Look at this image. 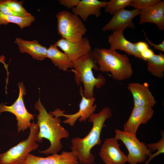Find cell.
I'll return each mask as SVG.
<instances>
[{"instance_id": "cell-14", "label": "cell", "mask_w": 164, "mask_h": 164, "mask_svg": "<svg viewBox=\"0 0 164 164\" xmlns=\"http://www.w3.org/2000/svg\"><path fill=\"white\" fill-rule=\"evenodd\" d=\"M152 107L134 106L131 114L124 125V131L136 135L139 126L146 124L154 114Z\"/></svg>"}, {"instance_id": "cell-27", "label": "cell", "mask_w": 164, "mask_h": 164, "mask_svg": "<svg viewBox=\"0 0 164 164\" xmlns=\"http://www.w3.org/2000/svg\"><path fill=\"white\" fill-rule=\"evenodd\" d=\"M80 1V0H59L58 1L61 5L64 6L68 9H70L76 6Z\"/></svg>"}, {"instance_id": "cell-32", "label": "cell", "mask_w": 164, "mask_h": 164, "mask_svg": "<svg viewBox=\"0 0 164 164\" xmlns=\"http://www.w3.org/2000/svg\"><path fill=\"white\" fill-rule=\"evenodd\" d=\"M79 164H82L79 163Z\"/></svg>"}, {"instance_id": "cell-15", "label": "cell", "mask_w": 164, "mask_h": 164, "mask_svg": "<svg viewBox=\"0 0 164 164\" xmlns=\"http://www.w3.org/2000/svg\"><path fill=\"white\" fill-rule=\"evenodd\" d=\"M128 87L132 96L134 106L152 108L156 104V101L146 84L132 82Z\"/></svg>"}, {"instance_id": "cell-1", "label": "cell", "mask_w": 164, "mask_h": 164, "mask_svg": "<svg viewBox=\"0 0 164 164\" xmlns=\"http://www.w3.org/2000/svg\"><path fill=\"white\" fill-rule=\"evenodd\" d=\"M112 115L111 109L108 107L98 113H93L88 118V121L93 124L88 134L83 138L77 137L71 139V146H69L71 152L77 157L79 163H93L95 157L91 150L95 146L101 144V134L104 122Z\"/></svg>"}, {"instance_id": "cell-31", "label": "cell", "mask_w": 164, "mask_h": 164, "mask_svg": "<svg viewBox=\"0 0 164 164\" xmlns=\"http://www.w3.org/2000/svg\"><path fill=\"white\" fill-rule=\"evenodd\" d=\"M92 164H100V163H93Z\"/></svg>"}, {"instance_id": "cell-25", "label": "cell", "mask_w": 164, "mask_h": 164, "mask_svg": "<svg viewBox=\"0 0 164 164\" xmlns=\"http://www.w3.org/2000/svg\"><path fill=\"white\" fill-rule=\"evenodd\" d=\"M161 0H132L130 6L134 9L141 10L145 8L155 4Z\"/></svg>"}, {"instance_id": "cell-13", "label": "cell", "mask_w": 164, "mask_h": 164, "mask_svg": "<svg viewBox=\"0 0 164 164\" xmlns=\"http://www.w3.org/2000/svg\"><path fill=\"white\" fill-rule=\"evenodd\" d=\"M77 157L72 152L63 151L46 157L37 156L29 154L23 164H79Z\"/></svg>"}, {"instance_id": "cell-5", "label": "cell", "mask_w": 164, "mask_h": 164, "mask_svg": "<svg viewBox=\"0 0 164 164\" xmlns=\"http://www.w3.org/2000/svg\"><path fill=\"white\" fill-rule=\"evenodd\" d=\"M29 129V134L26 139L5 152L0 153V164H23L28 154L38 148L39 128L37 123L33 121Z\"/></svg>"}, {"instance_id": "cell-8", "label": "cell", "mask_w": 164, "mask_h": 164, "mask_svg": "<svg viewBox=\"0 0 164 164\" xmlns=\"http://www.w3.org/2000/svg\"><path fill=\"white\" fill-rule=\"evenodd\" d=\"M19 88L18 97L11 105L8 106L4 103L0 104V114L4 112H10L16 117L17 121L18 132H23L29 128L31 121L34 119V115L27 110L23 101V96L26 94V88L22 82L18 84Z\"/></svg>"}, {"instance_id": "cell-22", "label": "cell", "mask_w": 164, "mask_h": 164, "mask_svg": "<svg viewBox=\"0 0 164 164\" xmlns=\"http://www.w3.org/2000/svg\"><path fill=\"white\" fill-rule=\"evenodd\" d=\"M35 20V17L31 16L23 17L12 15H6L0 12V25H6L11 23L19 26L21 29L29 26Z\"/></svg>"}, {"instance_id": "cell-19", "label": "cell", "mask_w": 164, "mask_h": 164, "mask_svg": "<svg viewBox=\"0 0 164 164\" xmlns=\"http://www.w3.org/2000/svg\"><path fill=\"white\" fill-rule=\"evenodd\" d=\"M14 43L21 53H28L34 59L42 61L47 58L48 48L42 45L36 40L28 41L17 37Z\"/></svg>"}, {"instance_id": "cell-3", "label": "cell", "mask_w": 164, "mask_h": 164, "mask_svg": "<svg viewBox=\"0 0 164 164\" xmlns=\"http://www.w3.org/2000/svg\"><path fill=\"white\" fill-rule=\"evenodd\" d=\"M91 52L100 71L110 73L113 78L118 81L132 77L133 70L130 59L126 55L110 49L96 47Z\"/></svg>"}, {"instance_id": "cell-18", "label": "cell", "mask_w": 164, "mask_h": 164, "mask_svg": "<svg viewBox=\"0 0 164 164\" xmlns=\"http://www.w3.org/2000/svg\"><path fill=\"white\" fill-rule=\"evenodd\" d=\"M107 2L97 0H80L78 5L72 8V13L78 16L83 21H86L88 17L93 15L96 17L101 14V9L105 8Z\"/></svg>"}, {"instance_id": "cell-17", "label": "cell", "mask_w": 164, "mask_h": 164, "mask_svg": "<svg viewBox=\"0 0 164 164\" xmlns=\"http://www.w3.org/2000/svg\"><path fill=\"white\" fill-rule=\"evenodd\" d=\"M108 42L110 44L109 49L124 51L129 55L143 60L140 53L134 43L126 39L123 31H113L108 37Z\"/></svg>"}, {"instance_id": "cell-30", "label": "cell", "mask_w": 164, "mask_h": 164, "mask_svg": "<svg viewBox=\"0 0 164 164\" xmlns=\"http://www.w3.org/2000/svg\"><path fill=\"white\" fill-rule=\"evenodd\" d=\"M134 43L140 53L149 48L148 44L144 41H140Z\"/></svg>"}, {"instance_id": "cell-10", "label": "cell", "mask_w": 164, "mask_h": 164, "mask_svg": "<svg viewBox=\"0 0 164 164\" xmlns=\"http://www.w3.org/2000/svg\"><path fill=\"white\" fill-rule=\"evenodd\" d=\"M118 140L115 137L106 138L99 152V156L105 164H125L127 155L121 150Z\"/></svg>"}, {"instance_id": "cell-29", "label": "cell", "mask_w": 164, "mask_h": 164, "mask_svg": "<svg viewBox=\"0 0 164 164\" xmlns=\"http://www.w3.org/2000/svg\"><path fill=\"white\" fill-rule=\"evenodd\" d=\"M140 53L143 60L145 61H146L148 59L155 54L153 50L149 48L145 50Z\"/></svg>"}, {"instance_id": "cell-2", "label": "cell", "mask_w": 164, "mask_h": 164, "mask_svg": "<svg viewBox=\"0 0 164 164\" xmlns=\"http://www.w3.org/2000/svg\"><path fill=\"white\" fill-rule=\"evenodd\" d=\"M34 107L39 111L36 123L39 128L38 142L41 143L43 138H45L50 143L48 148L39 152L46 155L57 153L63 147L62 139L68 138L69 137L68 131L61 125L60 117L47 111L40 99L35 102Z\"/></svg>"}, {"instance_id": "cell-23", "label": "cell", "mask_w": 164, "mask_h": 164, "mask_svg": "<svg viewBox=\"0 0 164 164\" xmlns=\"http://www.w3.org/2000/svg\"><path fill=\"white\" fill-rule=\"evenodd\" d=\"M132 0H111L107 2L104 8L105 12L113 15L116 12L130 6Z\"/></svg>"}, {"instance_id": "cell-7", "label": "cell", "mask_w": 164, "mask_h": 164, "mask_svg": "<svg viewBox=\"0 0 164 164\" xmlns=\"http://www.w3.org/2000/svg\"><path fill=\"white\" fill-rule=\"evenodd\" d=\"M115 137L121 141L128 151L127 162L130 164H138L145 162L152 152L144 143L140 142L136 135L116 129Z\"/></svg>"}, {"instance_id": "cell-11", "label": "cell", "mask_w": 164, "mask_h": 164, "mask_svg": "<svg viewBox=\"0 0 164 164\" xmlns=\"http://www.w3.org/2000/svg\"><path fill=\"white\" fill-rule=\"evenodd\" d=\"M140 12V10L136 9L132 10H127L124 8L121 9L114 13L111 19L103 28L102 30L104 31L112 30L123 32L128 27L134 29L133 19L139 15Z\"/></svg>"}, {"instance_id": "cell-6", "label": "cell", "mask_w": 164, "mask_h": 164, "mask_svg": "<svg viewBox=\"0 0 164 164\" xmlns=\"http://www.w3.org/2000/svg\"><path fill=\"white\" fill-rule=\"evenodd\" d=\"M56 17L57 32L62 38L74 42L82 39L87 29L78 16L67 11H62Z\"/></svg>"}, {"instance_id": "cell-20", "label": "cell", "mask_w": 164, "mask_h": 164, "mask_svg": "<svg viewBox=\"0 0 164 164\" xmlns=\"http://www.w3.org/2000/svg\"><path fill=\"white\" fill-rule=\"evenodd\" d=\"M47 58L59 69L63 71L69 68H74L73 62L64 53L60 51L55 45H51L48 48Z\"/></svg>"}, {"instance_id": "cell-28", "label": "cell", "mask_w": 164, "mask_h": 164, "mask_svg": "<svg viewBox=\"0 0 164 164\" xmlns=\"http://www.w3.org/2000/svg\"><path fill=\"white\" fill-rule=\"evenodd\" d=\"M144 34L145 36L146 40L148 43L151 46L153 47L155 50L160 51L162 52H164V40H163L162 42L158 44H155L151 42L147 38L146 36V33L144 30H143Z\"/></svg>"}, {"instance_id": "cell-12", "label": "cell", "mask_w": 164, "mask_h": 164, "mask_svg": "<svg viewBox=\"0 0 164 164\" xmlns=\"http://www.w3.org/2000/svg\"><path fill=\"white\" fill-rule=\"evenodd\" d=\"M60 48L69 58L74 61L91 51L92 47L88 39L84 37L78 42L61 38L54 44Z\"/></svg>"}, {"instance_id": "cell-9", "label": "cell", "mask_w": 164, "mask_h": 164, "mask_svg": "<svg viewBox=\"0 0 164 164\" xmlns=\"http://www.w3.org/2000/svg\"><path fill=\"white\" fill-rule=\"evenodd\" d=\"M82 90L81 86L80 92L81 99L79 104V110L77 112L73 114H65L64 110L57 108L50 113L54 116L65 117L66 119L63 121V123L68 124L71 127L74 126L78 119L80 122H85L86 119L94 113L97 106L96 104H94L95 98L94 97L90 98H86L83 95Z\"/></svg>"}, {"instance_id": "cell-21", "label": "cell", "mask_w": 164, "mask_h": 164, "mask_svg": "<svg viewBox=\"0 0 164 164\" xmlns=\"http://www.w3.org/2000/svg\"><path fill=\"white\" fill-rule=\"evenodd\" d=\"M148 71L152 75L159 78L164 76V54L162 52L154 54L146 61Z\"/></svg>"}, {"instance_id": "cell-26", "label": "cell", "mask_w": 164, "mask_h": 164, "mask_svg": "<svg viewBox=\"0 0 164 164\" xmlns=\"http://www.w3.org/2000/svg\"><path fill=\"white\" fill-rule=\"evenodd\" d=\"M0 12L6 15H12L22 17L20 15L15 12L0 0Z\"/></svg>"}, {"instance_id": "cell-24", "label": "cell", "mask_w": 164, "mask_h": 164, "mask_svg": "<svg viewBox=\"0 0 164 164\" xmlns=\"http://www.w3.org/2000/svg\"><path fill=\"white\" fill-rule=\"evenodd\" d=\"M3 2L15 12L25 17L32 15L24 8L23 4L24 1H18L15 0H2Z\"/></svg>"}, {"instance_id": "cell-16", "label": "cell", "mask_w": 164, "mask_h": 164, "mask_svg": "<svg viewBox=\"0 0 164 164\" xmlns=\"http://www.w3.org/2000/svg\"><path fill=\"white\" fill-rule=\"evenodd\" d=\"M139 23L155 24L160 30H164V1L140 10Z\"/></svg>"}, {"instance_id": "cell-4", "label": "cell", "mask_w": 164, "mask_h": 164, "mask_svg": "<svg viewBox=\"0 0 164 164\" xmlns=\"http://www.w3.org/2000/svg\"><path fill=\"white\" fill-rule=\"evenodd\" d=\"M73 62L74 79L77 85L83 83V94L86 98L94 97V87H101L105 84L106 79L101 74L97 77L94 76L93 69L98 70L99 67L92 52Z\"/></svg>"}]
</instances>
